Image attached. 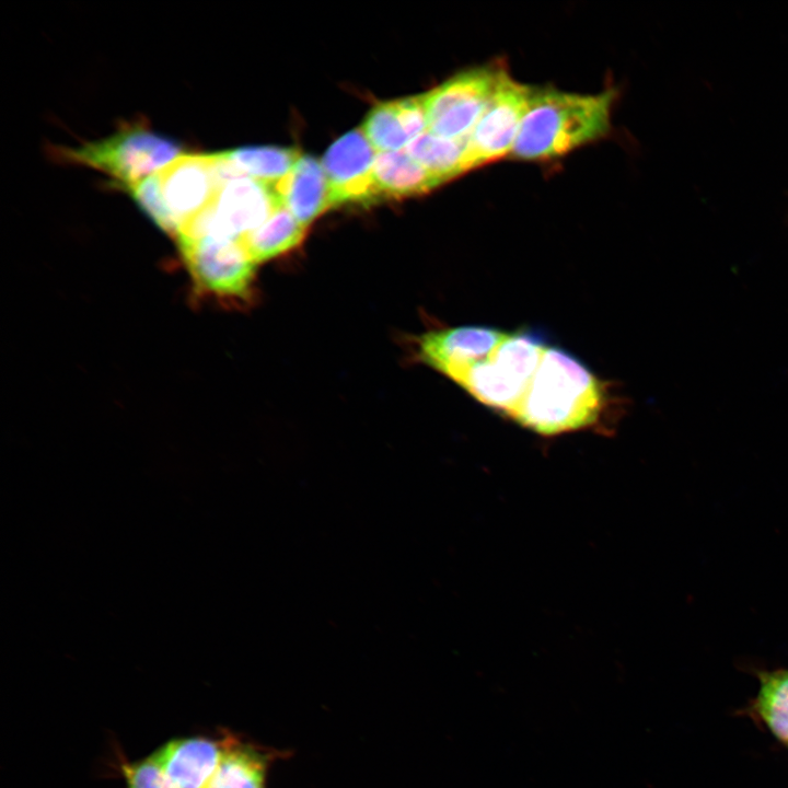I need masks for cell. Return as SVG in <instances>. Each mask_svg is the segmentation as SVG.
I'll use <instances>...</instances> for the list:
<instances>
[{"instance_id":"d6986e66","label":"cell","mask_w":788,"mask_h":788,"mask_svg":"<svg viewBox=\"0 0 788 788\" xmlns=\"http://www.w3.org/2000/svg\"><path fill=\"white\" fill-rule=\"evenodd\" d=\"M466 143L467 139H445L426 131L404 150L443 184L470 170Z\"/></svg>"},{"instance_id":"ac0fdd59","label":"cell","mask_w":788,"mask_h":788,"mask_svg":"<svg viewBox=\"0 0 788 788\" xmlns=\"http://www.w3.org/2000/svg\"><path fill=\"white\" fill-rule=\"evenodd\" d=\"M306 229L280 205L263 224L241 241L258 265L299 246L306 235Z\"/></svg>"},{"instance_id":"5b68a950","label":"cell","mask_w":788,"mask_h":788,"mask_svg":"<svg viewBox=\"0 0 788 788\" xmlns=\"http://www.w3.org/2000/svg\"><path fill=\"white\" fill-rule=\"evenodd\" d=\"M175 240L198 294L242 300L250 296L257 264L241 240L212 234Z\"/></svg>"},{"instance_id":"30bf717a","label":"cell","mask_w":788,"mask_h":788,"mask_svg":"<svg viewBox=\"0 0 788 788\" xmlns=\"http://www.w3.org/2000/svg\"><path fill=\"white\" fill-rule=\"evenodd\" d=\"M376 153L361 128L348 131L326 150L324 167L333 207L375 201L372 172Z\"/></svg>"},{"instance_id":"7c38bea8","label":"cell","mask_w":788,"mask_h":788,"mask_svg":"<svg viewBox=\"0 0 788 788\" xmlns=\"http://www.w3.org/2000/svg\"><path fill=\"white\" fill-rule=\"evenodd\" d=\"M223 752L221 737L190 735L176 738L152 754L174 788H206Z\"/></svg>"},{"instance_id":"8fae6325","label":"cell","mask_w":788,"mask_h":788,"mask_svg":"<svg viewBox=\"0 0 788 788\" xmlns=\"http://www.w3.org/2000/svg\"><path fill=\"white\" fill-rule=\"evenodd\" d=\"M506 331L482 325H464L432 331L420 336L418 352L429 367L450 379L491 351Z\"/></svg>"},{"instance_id":"7a4b0ae2","label":"cell","mask_w":788,"mask_h":788,"mask_svg":"<svg viewBox=\"0 0 788 788\" xmlns=\"http://www.w3.org/2000/svg\"><path fill=\"white\" fill-rule=\"evenodd\" d=\"M615 92L581 95L533 89L510 155L538 161L558 158L606 136Z\"/></svg>"},{"instance_id":"e0dca14e","label":"cell","mask_w":788,"mask_h":788,"mask_svg":"<svg viewBox=\"0 0 788 788\" xmlns=\"http://www.w3.org/2000/svg\"><path fill=\"white\" fill-rule=\"evenodd\" d=\"M239 177H251L275 186L302 157L293 148L245 147L218 152Z\"/></svg>"},{"instance_id":"277c9868","label":"cell","mask_w":788,"mask_h":788,"mask_svg":"<svg viewBox=\"0 0 788 788\" xmlns=\"http://www.w3.org/2000/svg\"><path fill=\"white\" fill-rule=\"evenodd\" d=\"M55 152L62 161L104 172L121 188L165 167L181 155L182 146L144 124L134 123L104 139Z\"/></svg>"},{"instance_id":"ba28073f","label":"cell","mask_w":788,"mask_h":788,"mask_svg":"<svg viewBox=\"0 0 788 788\" xmlns=\"http://www.w3.org/2000/svg\"><path fill=\"white\" fill-rule=\"evenodd\" d=\"M532 88L500 68L490 97L466 143L470 170L501 159L512 150Z\"/></svg>"},{"instance_id":"5bb4252c","label":"cell","mask_w":788,"mask_h":788,"mask_svg":"<svg viewBox=\"0 0 788 788\" xmlns=\"http://www.w3.org/2000/svg\"><path fill=\"white\" fill-rule=\"evenodd\" d=\"M274 189L281 204L306 228L333 208L324 167L311 155H302Z\"/></svg>"},{"instance_id":"3957f363","label":"cell","mask_w":788,"mask_h":788,"mask_svg":"<svg viewBox=\"0 0 788 788\" xmlns=\"http://www.w3.org/2000/svg\"><path fill=\"white\" fill-rule=\"evenodd\" d=\"M548 345L542 333L525 328L506 331L491 351L450 380L477 402L510 419Z\"/></svg>"},{"instance_id":"ffe728a7","label":"cell","mask_w":788,"mask_h":788,"mask_svg":"<svg viewBox=\"0 0 788 788\" xmlns=\"http://www.w3.org/2000/svg\"><path fill=\"white\" fill-rule=\"evenodd\" d=\"M753 715L788 749V669L760 671Z\"/></svg>"},{"instance_id":"8992f818","label":"cell","mask_w":788,"mask_h":788,"mask_svg":"<svg viewBox=\"0 0 788 788\" xmlns=\"http://www.w3.org/2000/svg\"><path fill=\"white\" fill-rule=\"evenodd\" d=\"M280 205L274 186L246 176L233 178L220 186L213 202L185 224L177 236L212 234L241 240Z\"/></svg>"},{"instance_id":"7402d4cb","label":"cell","mask_w":788,"mask_h":788,"mask_svg":"<svg viewBox=\"0 0 788 788\" xmlns=\"http://www.w3.org/2000/svg\"><path fill=\"white\" fill-rule=\"evenodd\" d=\"M127 788H174L153 754L138 761L119 758Z\"/></svg>"},{"instance_id":"9a60e30c","label":"cell","mask_w":788,"mask_h":788,"mask_svg":"<svg viewBox=\"0 0 788 788\" xmlns=\"http://www.w3.org/2000/svg\"><path fill=\"white\" fill-rule=\"evenodd\" d=\"M220 763L206 788H266L267 772L283 753L224 731Z\"/></svg>"},{"instance_id":"4fadbf2b","label":"cell","mask_w":788,"mask_h":788,"mask_svg":"<svg viewBox=\"0 0 788 788\" xmlns=\"http://www.w3.org/2000/svg\"><path fill=\"white\" fill-rule=\"evenodd\" d=\"M375 151H399L426 132L424 94L379 103L360 127Z\"/></svg>"},{"instance_id":"52a82bcc","label":"cell","mask_w":788,"mask_h":788,"mask_svg":"<svg viewBox=\"0 0 788 788\" xmlns=\"http://www.w3.org/2000/svg\"><path fill=\"white\" fill-rule=\"evenodd\" d=\"M499 67L462 71L424 94L427 129L445 139H467L493 92Z\"/></svg>"},{"instance_id":"9c48e42d","label":"cell","mask_w":788,"mask_h":788,"mask_svg":"<svg viewBox=\"0 0 788 788\" xmlns=\"http://www.w3.org/2000/svg\"><path fill=\"white\" fill-rule=\"evenodd\" d=\"M158 174L163 199L178 232L213 202L222 185L212 153L181 154Z\"/></svg>"},{"instance_id":"2e32d148","label":"cell","mask_w":788,"mask_h":788,"mask_svg":"<svg viewBox=\"0 0 788 788\" xmlns=\"http://www.w3.org/2000/svg\"><path fill=\"white\" fill-rule=\"evenodd\" d=\"M372 179L375 201L419 196L442 184L405 150L379 152Z\"/></svg>"},{"instance_id":"6da1fadb","label":"cell","mask_w":788,"mask_h":788,"mask_svg":"<svg viewBox=\"0 0 788 788\" xmlns=\"http://www.w3.org/2000/svg\"><path fill=\"white\" fill-rule=\"evenodd\" d=\"M622 399L572 354L549 344L509 420L543 437L577 431L612 433Z\"/></svg>"},{"instance_id":"44dd1931","label":"cell","mask_w":788,"mask_h":788,"mask_svg":"<svg viewBox=\"0 0 788 788\" xmlns=\"http://www.w3.org/2000/svg\"><path fill=\"white\" fill-rule=\"evenodd\" d=\"M121 189L130 194L141 210H143L160 229L173 237L177 236L178 228L163 199L158 173L124 186Z\"/></svg>"}]
</instances>
